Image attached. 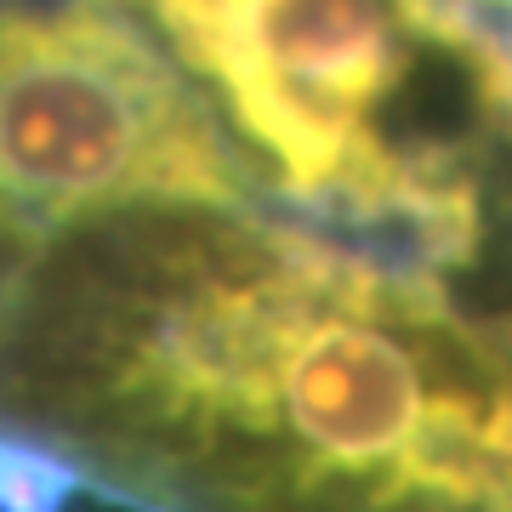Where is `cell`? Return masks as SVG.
Here are the masks:
<instances>
[{"instance_id":"7a4b0ae2","label":"cell","mask_w":512,"mask_h":512,"mask_svg":"<svg viewBox=\"0 0 512 512\" xmlns=\"http://www.w3.org/2000/svg\"><path fill=\"white\" fill-rule=\"evenodd\" d=\"M262 188L467 262L512 211V35L467 0H120Z\"/></svg>"},{"instance_id":"3957f363","label":"cell","mask_w":512,"mask_h":512,"mask_svg":"<svg viewBox=\"0 0 512 512\" xmlns=\"http://www.w3.org/2000/svg\"><path fill=\"white\" fill-rule=\"evenodd\" d=\"M262 183L194 74L120 0L0 6V205L57 222L228 205Z\"/></svg>"},{"instance_id":"277c9868","label":"cell","mask_w":512,"mask_h":512,"mask_svg":"<svg viewBox=\"0 0 512 512\" xmlns=\"http://www.w3.org/2000/svg\"><path fill=\"white\" fill-rule=\"evenodd\" d=\"M0 6H18V0H0Z\"/></svg>"},{"instance_id":"6da1fadb","label":"cell","mask_w":512,"mask_h":512,"mask_svg":"<svg viewBox=\"0 0 512 512\" xmlns=\"http://www.w3.org/2000/svg\"><path fill=\"white\" fill-rule=\"evenodd\" d=\"M0 427L160 512H512L495 330L228 205L40 239L0 308Z\"/></svg>"}]
</instances>
